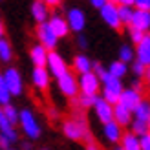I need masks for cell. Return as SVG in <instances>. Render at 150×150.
Masks as SVG:
<instances>
[{
  "mask_svg": "<svg viewBox=\"0 0 150 150\" xmlns=\"http://www.w3.org/2000/svg\"><path fill=\"white\" fill-rule=\"evenodd\" d=\"M101 82H103V97L106 101H110L112 104H117L119 99H121V93H123L121 77H117L110 70H106L101 77Z\"/></svg>",
  "mask_w": 150,
  "mask_h": 150,
  "instance_id": "cell-1",
  "label": "cell"
},
{
  "mask_svg": "<svg viewBox=\"0 0 150 150\" xmlns=\"http://www.w3.org/2000/svg\"><path fill=\"white\" fill-rule=\"evenodd\" d=\"M99 11H101V18L106 22L112 29H121L123 20H121V15H119V4L117 2L108 0Z\"/></svg>",
  "mask_w": 150,
  "mask_h": 150,
  "instance_id": "cell-2",
  "label": "cell"
},
{
  "mask_svg": "<svg viewBox=\"0 0 150 150\" xmlns=\"http://www.w3.org/2000/svg\"><path fill=\"white\" fill-rule=\"evenodd\" d=\"M62 132L64 136L71 139V141H84L86 134H88V128L82 119H70L62 125Z\"/></svg>",
  "mask_w": 150,
  "mask_h": 150,
  "instance_id": "cell-3",
  "label": "cell"
},
{
  "mask_svg": "<svg viewBox=\"0 0 150 150\" xmlns=\"http://www.w3.org/2000/svg\"><path fill=\"white\" fill-rule=\"evenodd\" d=\"M79 86H81V93L86 95H97L99 88L103 86L101 77L93 71H86V73H79Z\"/></svg>",
  "mask_w": 150,
  "mask_h": 150,
  "instance_id": "cell-4",
  "label": "cell"
},
{
  "mask_svg": "<svg viewBox=\"0 0 150 150\" xmlns=\"http://www.w3.org/2000/svg\"><path fill=\"white\" fill-rule=\"evenodd\" d=\"M20 128L29 139H39L40 136V126L37 123L31 110H20Z\"/></svg>",
  "mask_w": 150,
  "mask_h": 150,
  "instance_id": "cell-5",
  "label": "cell"
},
{
  "mask_svg": "<svg viewBox=\"0 0 150 150\" xmlns=\"http://www.w3.org/2000/svg\"><path fill=\"white\" fill-rule=\"evenodd\" d=\"M57 86L66 97H75L77 92L81 90L79 81H77V77H75L71 71H66V73L61 75V77H57Z\"/></svg>",
  "mask_w": 150,
  "mask_h": 150,
  "instance_id": "cell-6",
  "label": "cell"
},
{
  "mask_svg": "<svg viewBox=\"0 0 150 150\" xmlns=\"http://www.w3.org/2000/svg\"><path fill=\"white\" fill-rule=\"evenodd\" d=\"M37 37H39V42H42L48 50H53L59 42V35L53 31L50 22H40L39 28H37Z\"/></svg>",
  "mask_w": 150,
  "mask_h": 150,
  "instance_id": "cell-7",
  "label": "cell"
},
{
  "mask_svg": "<svg viewBox=\"0 0 150 150\" xmlns=\"http://www.w3.org/2000/svg\"><path fill=\"white\" fill-rule=\"evenodd\" d=\"M93 108H95L97 119H99L103 125L108 123V121H114V104H112L110 101H106L104 97H97Z\"/></svg>",
  "mask_w": 150,
  "mask_h": 150,
  "instance_id": "cell-8",
  "label": "cell"
},
{
  "mask_svg": "<svg viewBox=\"0 0 150 150\" xmlns=\"http://www.w3.org/2000/svg\"><path fill=\"white\" fill-rule=\"evenodd\" d=\"M48 70L51 75H55V77H61L62 73L68 71V66H66V61L57 53V51L50 50V55H48Z\"/></svg>",
  "mask_w": 150,
  "mask_h": 150,
  "instance_id": "cell-9",
  "label": "cell"
},
{
  "mask_svg": "<svg viewBox=\"0 0 150 150\" xmlns=\"http://www.w3.org/2000/svg\"><path fill=\"white\" fill-rule=\"evenodd\" d=\"M50 70L48 66H35L33 71H31V82L35 88L39 90H46L50 86Z\"/></svg>",
  "mask_w": 150,
  "mask_h": 150,
  "instance_id": "cell-10",
  "label": "cell"
},
{
  "mask_svg": "<svg viewBox=\"0 0 150 150\" xmlns=\"http://www.w3.org/2000/svg\"><path fill=\"white\" fill-rule=\"evenodd\" d=\"M4 77H6V82H7V86H9V90H11V93L13 95H20L22 90H24L20 71L15 70V68H7L6 73H4Z\"/></svg>",
  "mask_w": 150,
  "mask_h": 150,
  "instance_id": "cell-11",
  "label": "cell"
},
{
  "mask_svg": "<svg viewBox=\"0 0 150 150\" xmlns=\"http://www.w3.org/2000/svg\"><path fill=\"white\" fill-rule=\"evenodd\" d=\"M66 18H68V24L71 28V31L81 33L82 29H84V26H86V15H84V11H82V9H79V7L70 9Z\"/></svg>",
  "mask_w": 150,
  "mask_h": 150,
  "instance_id": "cell-12",
  "label": "cell"
},
{
  "mask_svg": "<svg viewBox=\"0 0 150 150\" xmlns=\"http://www.w3.org/2000/svg\"><path fill=\"white\" fill-rule=\"evenodd\" d=\"M141 101H143V95H141V92H139L137 88H134V86L128 88V90H123L121 99H119V103H121L123 106L130 108V110H134Z\"/></svg>",
  "mask_w": 150,
  "mask_h": 150,
  "instance_id": "cell-13",
  "label": "cell"
},
{
  "mask_svg": "<svg viewBox=\"0 0 150 150\" xmlns=\"http://www.w3.org/2000/svg\"><path fill=\"white\" fill-rule=\"evenodd\" d=\"M103 134H104V137H106V141H110V143H119L121 137H123V126L114 119V121L104 123Z\"/></svg>",
  "mask_w": 150,
  "mask_h": 150,
  "instance_id": "cell-14",
  "label": "cell"
},
{
  "mask_svg": "<svg viewBox=\"0 0 150 150\" xmlns=\"http://www.w3.org/2000/svg\"><path fill=\"white\" fill-rule=\"evenodd\" d=\"M48 55H50V50L44 46V44H35V46L29 50V57H31V62L35 66H46L48 64Z\"/></svg>",
  "mask_w": 150,
  "mask_h": 150,
  "instance_id": "cell-15",
  "label": "cell"
},
{
  "mask_svg": "<svg viewBox=\"0 0 150 150\" xmlns=\"http://www.w3.org/2000/svg\"><path fill=\"white\" fill-rule=\"evenodd\" d=\"M128 26H134V28H139L146 31L150 28V11H145V9H134V15H132V20Z\"/></svg>",
  "mask_w": 150,
  "mask_h": 150,
  "instance_id": "cell-16",
  "label": "cell"
},
{
  "mask_svg": "<svg viewBox=\"0 0 150 150\" xmlns=\"http://www.w3.org/2000/svg\"><path fill=\"white\" fill-rule=\"evenodd\" d=\"M132 117H134V112L130 108H126L123 106L121 103H117L114 104V119L121 125V126H128L132 125Z\"/></svg>",
  "mask_w": 150,
  "mask_h": 150,
  "instance_id": "cell-17",
  "label": "cell"
},
{
  "mask_svg": "<svg viewBox=\"0 0 150 150\" xmlns=\"http://www.w3.org/2000/svg\"><path fill=\"white\" fill-rule=\"evenodd\" d=\"M48 15H50V6L44 2V0H35L31 4V17L35 22H46L48 20Z\"/></svg>",
  "mask_w": 150,
  "mask_h": 150,
  "instance_id": "cell-18",
  "label": "cell"
},
{
  "mask_svg": "<svg viewBox=\"0 0 150 150\" xmlns=\"http://www.w3.org/2000/svg\"><path fill=\"white\" fill-rule=\"evenodd\" d=\"M119 146L123 150H141V137L134 130L126 132V134H123L121 141H119Z\"/></svg>",
  "mask_w": 150,
  "mask_h": 150,
  "instance_id": "cell-19",
  "label": "cell"
},
{
  "mask_svg": "<svg viewBox=\"0 0 150 150\" xmlns=\"http://www.w3.org/2000/svg\"><path fill=\"white\" fill-rule=\"evenodd\" d=\"M0 132H2V136L7 137L11 143H15V141L18 139V134L15 130V125L2 114V112H0Z\"/></svg>",
  "mask_w": 150,
  "mask_h": 150,
  "instance_id": "cell-20",
  "label": "cell"
},
{
  "mask_svg": "<svg viewBox=\"0 0 150 150\" xmlns=\"http://www.w3.org/2000/svg\"><path fill=\"white\" fill-rule=\"evenodd\" d=\"M136 57H137V61H141L143 64L150 66V35H145V39L141 42H137Z\"/></svg>",
  "mask_w": 150,
  "mask_h": 150,
  "instance_id": "cell-21",
  "label": "cell"
},
{
  "mask_svg": "<svg viewBox=\"0 0 150 150\" xmlns=\"http://www.w3.org/2000/svg\"><path fill=\"white\" fill-rule=\"evenodd\" d=\"M50 26L53 28V31L59 35V39H61V37H66L68 35V31H70V24H68V18H62V17H59V15H55V17H51L50 18Z\"/></svg>",
  "mask_w": 150,
  "mask_h": 150,
  "instance_id": "cell-22",
  "label": "cell"
},
{
  "mask_svg": "<svg viewBox=\"0 0 150 150\" xmlns=\"http://www.w3.org/2000/svg\"><path fill=\"white\" fill-rule=\"evenodd\" d=\"M92 68H93V64L86 55H77L73 59V71L86 73V71H92Z\"/></svg>",
  "mask_w": 150,
  "mask_h": 150,
  "instance_id": "cell-23",
  "label": "cell"
},
{
  "mask_svg": "<svg viewBox=\"0 0 150 150\" xmlns=\"http://www.w3.org/2000/svg\"><path fill=\"white\" fill-rule=\"evenodd\" d=\"M132 112H134V119H139V121H146L148 123V119H150V101L143 99Z\"/></svg>",
  "mask_w": 150,
  "mask_h": 150,
  "instance_id": "cell-24",
  "label": "cell"
},
{
  "mask_svg": "<svg viewBox=\"0 0 150 150\" xmlns=\"http://www.w3.org/2000/svg\"><path fill=\"white\" fill-rule=\"evenodd\" d=\"M11 97H13V93H11L9 86H7V82H6V77L0 75V103H2V106L4 104H9Z\"/></svg>",
  "mask_w": 150,
  "mask_h": 150,
  "instance_id": "cell-25",
  "label": "cell"
},
{
  "mask_svg": "<svg viewBox=\"0 0 150 150\" xmlns=\"http://www.w3.org/2000/svg\"><path fill=\"white\" fill-rule=\"evenodd\" d=\"M128 62H125V61H121V59H119V61H114L110 66H108V70L114 73V75H117V77H125L126 75V71H128V66H126Z\"/></svg>",
  "mask_w": 150,
  "mask_h": 150,
  "instance_id": "cell-26",
  "label": "cell"
},
{
  "mask_svg": "<svg viewBox=\"0 0 150 150\" xmlns=\"http://www.w3.org/2000/svg\"><path fill=\"white\" fill-rule=\"evenodd\" d=\"M2 114L9 119V121L13 123V125H17V123H20V112L15 108V106H11V104H4V108H2Z\"/></svg>",
  "mask_w": 150,
  "mask_h": 150,
  "instance_id": "cell-27",
  "label": "cell"
},
{
  "mask_svg": "<svg viewBox=\"0 0 150 150\" xmlns=\"http://www.w3.org/2000/svg\"><path fill=\"white\" fill-rule=\"evenodd\" d=\"M0 59H2V62H9L13 59V50L6 39H0Z\"/></svg>",
  "mask_w": 150,
  "mask_h": 150,
  "instance_id": "cell-28",
  "label": "cell"
},
{
  "mask_svg": "<svg viewBox=\"0 0 150 150\" xmlns=\"http://www.w3.org/2000/svg\"><path fill=\"white\" fill-rule=\"evenodd\" d=\"M119 59L125 62H134V59H136V51L132 50V46L128 44H123L121 50H119Z\"/></svg>",
  "mask_w": 150,
  "mask_h": 150,
  "instance_id": "cell-29",
  "label": "cell"
},
{
  "mask_svg": "<svg viewBox=\"0 0 150 150\" xmlns=\"http://www.w3.org/2000/svg\"><path fill=\"white\" fill-rule=\"evenodd\" d=\"M132 130L136 132L137 136H143V134L150 132L148 123H146V121H139V119H134V121H132Z\"/></svg>",
  "mask_w": 150,
  "mask_h": 150,
  "instance_id": "cell-30",
  "label": "cell"
},
{
  "mask_svg": "<svg viewBox=\"0 0 150 150\" xmlns=\"http://www.w3.org/2000/svg\"><path fill=\"white\" fill-rule=\"evenodd\" d=\"M119 15H121V20H123V24H130V20H132V15H134L132 6H119Z\"/></svg>",
  "mask_w": 150,
  "mask_h": 150,
  "instance_id": "cell-31",
  "label": "cell"
},
{
  "mask_svg": "<svg viewBox=\"0 0 150 150\" xmlns=\"http://www.w3.org/2000/svg\"><path fill=\"white\" fill-rule=\"evenodd\" d=\"M95 101H97V95L81 93V97H79V106H82V108H92L93 104H95Z\"/></svg>",
  "mask_w": 150,
  "mask_h": 150,
  "instance_id": "cell-32",
  "label": "cell"
},
{
  "mask_svg": "<svg viewBox=\"0 0 150 150\" xmlns=\"http://www.w3.org/2000/svg\"><path fill=\"white\" fill-rule=\"evenodd\" d=\"M128 33H130V39H132V42H141V40H143L145 39V31H143V29H139V28H134V26H128Z\"/></svg>",
  "mask_w": 150,
  "mask_h": 150,
  "instance_id": "cell-33",
  "label": "cell"
},
{
  "mask_svg": "<svg viewBox=\"0 0 150 150\" xmlns=\"http://www.w3.org/2000/svg\"><path fill=\"white\" fill-rule=\"evenodd\" d=\"M132 71L136 73L137 77H139V75H146V64H143L141 61H137V59H136V61L132 62Z\"/></svg>",
  "mask_w": 150,
  "mask_h": 150,
  "instance_id": "cell-34",
  "label": "cell"
},
{
  "mask_svg": "<svg viewBox=\"0 0 150 150\" xmlns=\"http://www.w3.org/2000/svg\"><path fill=\"white\" fill-rule=\"evenodd\" d=\"M139 137H141V150H150V132L143 134Z\"/></svg>",
  "mask_w": 150,
  "mask_h": 150,
  "instance_id": "cell-35",
  "label": "cell"
},
{
  "mask_svg": "<svg viewBox=\"0 0 150 150\" xmlns=\"http://www.w3.org/2000/svg\"><path fill=\"white\" fill-rule=\"evenodd\" d=\"M136 7L137 9L150 11V0H136Z\"/></svg>",
  "mask_w": 150,
  "mask_h": 150,
  "instance_id": "cell-36",
  "label": "cell"
},
{
  "mask_svg": "<svg viewBox=\"0 0 150 150\" xmlns=\"http://www.w3.org/2000/svg\"><path fill=\"white\" fill-rule=\"evenodd\" d=\"M0 146H2L4 150H7V148L11 146V141L7 139V137H4V136H0Z\"/></svg>",
  "mask_w": 150,
  "mask_h": 150,
  "instance_id": "cell-37",
  "label": "cell"
},
{
  "mask_svg": "<svg viewBox=\"0 0 150 150\" xmlns=\"http://www.w3.org/2000/svg\"><path fill=\"white\" fill-rule=\"evenodd\" d=\"M106 2H108V0H90V4H92L93 7H97V9H101Z\"/></svg>",
  "mask_w": 150,
  "mask_h": 150,
  "instance_id": "cell-38",
  "label": "cell"
},
{
  "mask_svg": "<svg viewBox=\"0 0 150 150\" xmlns=\"http://www.w3.org/2000/svg\"><path fill=\"white\" fill-rule=\"evenodd\" d=\"M119 6H136V0H114Z\"/></svg>",
  "mask_w": 150,
  "mask_h": 150,
  "instance_id": "cell-39",
  "label": "cell"
},
{
  "mask_svg": "<svg viewBox=\"0 0 150 150\" xmlns=\"http://www.w3.org/2000/svg\"><path fill=\"white\" fill-rule=\"evenodd\" d=\"M77 44H79V48H82V50H84L86 46H88V42H86V37H79V39H77Z\"/></svg>",
  "mask_w": 150,
  "mask_h": 150,
  "instance_id": "cell-40",
  "label": "cell"
},
{
  "mask_svg": "<svg viewBox=\"0 0 150 150\" xmlns=\"http://www.w3.org/2000/svg\"><path fill=\"white\" fill-rule=\"evenodd\" d=\"M44 2H46L50 7H57V6H61L62 0H44Z\"/></svg>",
  "mask_w": 150,
  "mask_h": 150,
  "instance_id": "cell-41",
  "label": "cell"
},
{
  "mask_svg": "<svg viewBox=\"0 0 150 150\" xmlns=\"http://www.w3.org/2000/svg\"><path fill=\"white\" fill-rule=\"evenodd\" d=\"M134 88H137V90H141V84H139V81H134V84H132Z\"/></svg>",
  "mask_w": 150,
  "mask_h": 150,
  "instance_id": "cell-42",
  "label": "cell"
},
{
  "mask_svg": "<svg viewBox=\"0 0 150 150\" xmlns=\"http://www.w3.org/2000/svg\"><path fill=\"white\" fill-rule=\"evenodd\" d=\"M146 81H148V88H150V68L146 70Z\"/></svg>",
  "mask_w": 150,
  "mask_h": 150,
  "instance_id": "cell-43",
  "label": "cell"
},
{
  "mask_svg": "<svg viewBox=\"0 0 150 150\" xmlns=\"http://www.w3.org/2000/svg\"><path fill=\"white\" fill-rule=\"evenodd\" d=\"M148 128H150V119H148Z\"/></svg>",
  "mask_w": 150,
  "mask_h": 150,
  "instance_id": "cell-44",
  "label": "cell"
}]
</instances>
